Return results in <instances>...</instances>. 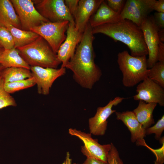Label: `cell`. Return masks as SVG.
<instances>
[{
	"label": "cell",
	"instance_id": "1",
	"mask_svg": "<svg viewBox=\"0 0 164 164\" xmlns=\"http://www.w3.org/2000/svg\"><path fill=\"white\" fill-rule=\"evenodd\" d=\"M92 29L89 22L73 56L65 66L72 72L75 81L82 87L88 89L92 88L102 75L101 70L95 63L93 45L94 37Z\"/></svg>",
	"mask_w": 164,
	"mask_h": 164
},
{
	"label": "cell",
	"instance_id": "2",
	"mask_svg": "<svg viewBox=\"0 0 164 164\" xmlns=\"http://www.w3.org/2000/svg\"><path fill=\"white\" fill-rule=\"evenodd\" d=\"M93 34L102 33L127 45L131 55L135 57L148 55L143 32L140 27L128 19H121L113 23H108L92 28Z\"/></svg>",
	"mask_w": 164,
	"mask_h": 164
},
{
	"label": "cell",
	"instance_id": "3",
	"mask_svg": "<svg viewBox=\"0 0 164 164\" xmlns=\"http://www.w3.org/2000/svg\"><path fill=\"white\" fill-rule=\"evenodd\" d=\"M16 48L30 67L57 68L61 63L49 44L40 36L31 43Z\"/></svg>",
	"mask_w": 164,
	"mask_h": 164
},
{
	"label": "cell",
	"instance_id": "4",
	"mask_svg": "<svg viewBox=\"0 0 164 164\" xmlns=\"http://www.w3.org/2000/svg\"><path fill=\"white\" fill-rule=\"evenodd\" d=\"M117 62L123 75L122 82L126 87L134 86L148 77L146 56L135 57L124 50L118 53Z\"/></svg>",
	"mask_w": 164,
	"mask_h": 164
},
{
	"label": "cell",
	"instance_id": "5",
	"mask_svg": "<svg viewBox=\"0 0 164 164\" xmlns=\"http://www.w3.org/2000/svg\"><path fill=\"white\" fill-rule=\"evenodd\" d=\"M69 22L67 21L45 22L31 28L30 30L43 38L56 54L59 47L66 38L65 32Z\"/></svg>",
	"mask_w": 164,
	"mask_h": 164
},
{
	"label": "cell",
	"instance_id": "6",
	"mask_svg": "<svg viewBox=\"0 0 164 164\" xmlns=\"http://www.w3.org/2000/svg\"><path fill=\"white\" fill-rule=\"evenodd\" d=\"M32 1L39 13L49 22L67 21L75 23L74 19L65 5L64 0Z\"/></svg>",
	"mask_w": 164,
	"mask_h": 164
},
{
	"label": "cell",
	"instance_id": "7",
	"mask_svg": "<svg viewBox=\"0 0 164 164\" xmlns=\"http://www.w3.org/2000/svg\"><path fill=\"white\" fill-rule=\"evenodd\" d=\"M139 27L143 32L144 41L148 50L147 67L150 69L158 62L159 50L162 42L159 35V29L153 16H148Z\"/></svg>",
	"mask_w": 164,
	"mask_h": 164
},
{
	"label": "cell",
	"instance_id": "8",
	"mask_svg": "<svg viewBox=\"0 0 164 164\" xmlns=\"http://www.w3.org/2000/svg\"><path fill=\"white\" fill-rule=\"evenodd\" d=\"M19 19L21 29L30 30L42 23L49 22L36 9L31 0H10Z\"/></svg>",
	"mask_w": 164,
	"mask_h": 164
},
{
	"label": "cell",
	"instance_id": "9",
	"mask_svg": "<svg viewBox=\"0 0 164 164\" xmlns=\"http://www.w3.org/2000/svg\"><path fill=\"white\" fill-rule=\"evenodd\" d=\"M69 133L78 137L83 142L84 145L81 146V151L87 158L94 159L108 162L107 157L111 149V143L101 145L97 139L92 137L90 133H86L75 128H69Z\"/></svg>",
	"mask_w": 164,
	"mask_h": 164
},
{
	"label": "cell",
	"instance_id": "10",
	"mask_svg": "<svg viewBox=\"0 0 164 164\" xmlns=\"http://www.w3.org/2000/svg\"><path fill=\"white\" fill-rule=\"evenodd\" d=\"M155 0H127L120 14L121 19L129 20L140 27L154 10Z\"/></svg>",
	"mask_w": 164,
	"mask_h": 164
},
{
	"label": "cell",
	"instance_id": "11",
	"mask_svg": "<svg viewBox=\"0 0 164 164\" xmlns=\"http://www.w3.org/2000/svg\"><path fill=\"white\" fill-rule=\"evenodd\" d=\"M30 70L37 85V92L43 95L49 94L50 89L54 81L66 72V68L61 67L57 69L30 67Z\"/></svg>",
	"mask_w": 164,
	"mask_h": 164
},
{
	"label": "cell",
	"instance_id": "12",
	"mask_svg": "<svg viewBox=\"0 0 164 164\" xmlns=\"http://www.w3.org/2000/svg\"><path fill=\"white\" fill-rule=\"evenodd\" d=\"M124 99V97H117L111 100L105 106L97 108L94 116L88 120L90 133L91 134L102 136L105 134L107 128V119L111 114L116 111L112 109L113 107L121 103Z\"/></svg>",
	"mask_w": 164,
	"mask_h": 164
},
{
	"label": "cell",
	"instance_id": "13",
	"mask_svg": "<svg viewBox=\"0 0 164 164\" xmlns=\"http://www.w3.org/2000/svg\"><path fill=\"white\" fill-rule=\"evenodd\" d=\"M136 89L137 94L133 97L134 100L164 106V88L148 77L141 82Z\"/></svg>",
	"mask_w": 164,
	"mask_h": 164
},
{
	"label": "cell",
	"instance_id": "14",
	"mask_svg": "<svg viewBox=\"0 0 164 164\" xmlns=\"http://www.w3.org/2000/svg\"><path fill=\"white\" fill-rule=\"evenodd\" d=\"M66 32V38L56 53L58 59L62 63L61 67L64 68L73 56L83 34L77 29L75 23L70 22Z\"/></svg>",
	"mask_w": 164,
	"mask_h": 164
},
{
	"label": "cell",
	"instance_id": "15",
	"mask_svg": "<svg viewBox=\"0 0 164 164\" xmlns=\"http://www.w3.org/2000/svg\"><path fill=\"white\" fill-rule=\"evenodd\" d=\"M117 119L121 121L130 132L131 140L135 142L137 146H145L147 145L144 138L145 137V130L138 122L132 111H129L115 112Z\"/></svg>",
	"mask_w": 164,
	"mask_h": 164
},
{
	"label": "cell",
	"instance_id": "16",
	"mask_svg": "<svg viewBox=\"0 0 164 164\" xmlns=\"http://www.w3.org/2000/svg\"><path fill=\"white\" fill-rule=\"evenodd\" d=\"M103 0H79L74 18L77 29L83 33L91 17L94 14Z\"/></svg>",
	"mask_w": 164,
	"mask_h": 164
},
{
	"label": "cell",
	"instance_id": "17",
	"mask_svg": "<svg viewBox=\"0 0 164 164\" xmlns=\"http://www.w3.org/2000/svg\"><path fill=\"white\" fill-rule=\"evenodd\" d=\"M121 20L120 14L112 10L104 0L90 18L89 23L93 28L106 24L116 22Z\"/></svg>",
	"mask_w": 164,
	"mask_h": 164
},
{
	"label": "cell",
	"instance_id": "18",
	"mask_svg": "<svg viewBox=\"0 0 164 164\" xmlns=\"http://www.w3.org/2000/svg\"><path fill=\"white\" fill-rule=\"evenodd\" d=\"M157 105L156 103H146L140 100L137 107L132 111L138 122L145 130L155 123L153 113Z\"/></svg>",
	"mask_w": 164,
	"mask_h": 164
},
{
	"label": "cell",
	"instance_id": "19",
	"mask_svg": "<svg viewBox=\"0 0 164 164\" xmlns=\"http://www.w3.org/2000/svg\"><path fill=\"white\" fill-rule=\"evenodd\" d=\"M10 31L13 37L15 47H22L32 42L39 36L30 30H25L16 28L5 22H0Z\"/></svg>",
	"mask_w": 164,
	"mask_h": 164
},
{
	"label": "cell",
	"instance_id": "20",
	"mask_svg": "<svg viewBox=\"0 0 164 164\" xmlns=\"http://www.w3.org/2000/svg\"><path fill=\"white\" fill-rule=\"evenodd\" d=\"M0 64L5 68L15 67L30 69V66L21 56L15 47L4 50L0 56Z\"/></svg>",
	"mask_w": 164,
	"mask_h": 164
},
{
	"label": "cell",
	"instance_id": "21",
	"mask_svg": "<svg viewBox=\"0 0 164 164\" xmlns=\"http://www.w3.org/2000/svg\"><path fill=\"white\" fill-rule=\"evenodd\" d=\"M2 22L21 29L18 16L10 0H0V22Z\"/></svg>",
	"mask_w": 164,
	"mask_h": 164
},
{
	"label": "cell",
	"instance_id": "22",
	"mask_svg": "<svg viewBox=\"0 0 164 164\" xmlns=\"http://www.w3.org/2000/svg\"><path fill=\"white\" fill-rule=\"evenodd\" d=\"M4 83L11 82L32 77L30 70L22 67L5 68L2 73Z\"/></svg>",
	"mask_w": 164,
	"mask_h": 164
},
{
	"label": "cell",
	"instance_id": "23",
	"mask_svg": "<svg viewBox=\"0 0 164 164\" xmlns=\"http://www.w3.org/2000/svg\"><path fill=\"white\" fill-rule=\"evenodd\" d=\"M36 84L33 77L11 82L4 83L5 90L10 94L26 88L32 87Z\"/></svg>",
	"mask_w": 164,
	"mask_h": 164
},
{
	"label": "cell",
	"instance_id": "24",
	"mask_svg": "<svg viewBox=\"0 0 164 164\" xmlns=\"http://www.w3.org/2000/svg\"><path fill=\"white\" fill-rule=\"evenodd\" d=\"M148 77L164 88V62L158 61L149 69Z\"/></svg>",
	"mask_w": 164,
	"mask_h": 164
},
{
	"label": "cell",
	"instance_id": "25",
	"mask_svg": "<svg viewBox=\"0 0 164 164\" xmlns=\"http://www.w3.org/2000/svg\"><path fill=\"white\" fill-rule=\"evenodd\" d=\"M4 84V81L1 74L0 75V109L9 106H16L14 98L5 90Z\"/></svg>",
	"mask_w": 164,
	"mask_h": 164
},
{
	"label": "cell",
	"instance_id": "26",
	"mask_svg": "<svg viewBox=\"0 0 164 164\" xmlns=\"http://www.w3.org/2000/svg\"><path fill=\"white\" fill-rule=\"evenodd\" d=\"M0 44L4 50L15 47L14 39L9 30L0 23Z\"/></svg>",
	"mask_w": 164,
	"mask_h": 164
},
{
	"label": "cell",
	"instance_id": "27",
	"mask_svg": "<svg viewBox=\"0 0 164 164\" xmlns=\"http://www.w3.org/2000/svg\"><path fill=\"white\" fill-rule=\"evenodd\" d=\"M164 130V116L163 115L156 123L153 126L145 129L146 135L155 134V138L159 140Z\"/></svg>",
	"mask_w": 164,
	"mask_h": 164
},
{
	"label": "cell",
	"instance_id": "28",
	"mask_svg": "<svg viewBox=\"0 0 164 164\" xmlns=\"http://www.w3.org/2000/svg\"><path fill=\"white\" fill-rule=\"evenodd\" d=\"M160 143L162 145L161 147L157 149H153L147 144L145 147L151 151L156 157L155 164H163L164 163V137L159 140Z\"/></svg>",
	"mask_w": 164,
	"mask_h": 164
},
{
	"label": "cell",
	"instance_id": "29",
	"mask_svg": "<svg viewBox=\"0 0 164 164\" xmlns=\"http://www.w3.org/2000/svg\"><path fill=\"white\" fill-rule=\"evenodd\" d=\"M111 144V149L107 157L108 162L109 164H124L117 148L112 143Z\"/></svg>",
	"mask_w": 164,
	"mask_h": 164
},
{
	"label": "cell",
	"instance_id": "30",
	"mask_svg": "<svg viewBox=\"0 0 164 164\" xmlns=\"http://www.w3.org/2000/svg\"><path fill=\"white\" fill-rule=\"evenodd\" d=\"M107 5L114 11L120 14L122 11L125 3L124 0H108Z\"/></svg>",
	"mask_w": 164,
	"mask_h": 164
},
{
	"label": "cell",
	"instance_id": "31",
	"mask_svg": "<svg viewBox=\"0 0 164 164\" xmlns=\"http://www.w3.org/2000/svg\"><path fill=\"white\" fill-rule=\"evenodd\" d=\"M79 1V0H64L65 5L74 19L77 9Z\"/></svg>",
	"mask_w": 164,
	"mask_h": 164
},
{
	"label": "cell",
	"instance_id": "32",
	"mask_svg": "<svg viewBox=\"0 0 164 164\" xmlns=\"http://www.w3.org/2000/svg\"><path fill=\"white\" fill-rule=\"evenodd\" d=\"M153 17L154 21L159 30L164 29V12H156Z\"/></svg>",
	"mask_w": 164,
	"mask_h": 164
},
{
	"label": "cell",
	"instance_id": "33",
	"mask_svg": "<svg viewBox=\"0 0 164 164\" xmlns=\"http://www.w3.org/2000/svg\"><path fill=\"white\" fill-rule=\"evenodd\" d=\"M153 10L159 12H164V0H155L153 7Z\"/></svg>",
	"mask_w": 164,
	"mask_h": 164
},
{
	"label": "cell",
	"instance_id": "34",
	"mask_svg": "<svg viewBox=\"0 0 164 164\" xmlns=\"http://www.w3.org/2000/svg\"><path fill=\"white\" fill-rule=\"evenodd\" d=\"M158 61L164 62V44L162 42L161 43L160 45Z\"/></svg>",
	"mask_w": 164,
	"mask_h": 164
},
{
	"label": "cell",
	"instance_id": "35",
	"mask_svg": "<svg viewBox=\"0 0 164 164\" xmlns=\"http://www.w3.org/2000/svg\"><path fill=\"white\" fill-rule=\"evenodd\" d=\"M84 164H109L94 159L87 158L84 163Z\"/></svg>",
	"mask_w": 164,
	"mask_h": 164
},
{
	"label": "cell",
	"instance_id": "36",
	"mask_svg": "<svg viewBox=\"0 0 164 164\" xmlns=\"http://www.w3.org/2000/svg\"><path fill=\"white\" fill-rule=\"evenodd\" d=\"M62 164H72V160L69 152H67L65 159Z\"/></svg>",
	"mask_w": 164,
	"mask_h": 164
},
{
	"label": "cell",
	"instance_id": "37",
	"mask_svg": "<svg viewBox=\"0 0 164 164\" xmlns=\"http://www.w3.org/2000/svg\"><path fill=\"white\" fill-rule=\"evenodd\" d=\"M5 69V68L0 64V75L1 74L2 72Z\"/></svg>",
	"mask_w": 164,
	"mask_h": 164
},
{
	"label": "cell",
	"instance_id": "38",
	"mask_svg": "<svg viewBox=\"0 0 164 164\" xmlns=\"http://www.w3.org/2000/svg\"><path fill=\"white\" fill-rule=\"evenodd\" d=\"M4 50V48L0 44V56L2 54Z\"/></svg>",
	"mask_w": 164,
	"mask_h": 164
},
{
	"label": "cell",
	"instance_id": "39",
	"mask_svg": "<svg viewBox=\"0 0 164 164\" xmlns=\"http://www.w3.org/2000/svg\"><path fill=\"white\" fill-rule=\"evenodd\" d=\"M73 164H84V163H83L82 164H77L76 163H74Z\"/></svg>",
	"mask_w": 164,
	"mask_h": 164
}]
</instances>
